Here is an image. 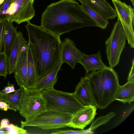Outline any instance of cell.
<instances>
[{"mask_svg": "<svg viewBox=\"0 0 134 134\" xmlns=\"http://www.w3.org/2000/svg\"><path fill=\"white\" fill-rule=\"evenodd\" d=\"M27 74L26 89H37L39 80L37 77L36 65L30 45L28 43Z\"/></svg>", "mask_w": 134, "mask_h": 134, "instance_id": "ac0fdd59", "label": "cell"}, {"mask_svg": "<svg viewBox=\"0 0 134 134\" xmlns=\"http://www.w3.org/2000/svg\"><path fill=\"white\" fill-rule=\"evenodd\" d=\"M97 108L95 106H85L72 115L68 127L83 130L93 121L97 114Z\"/></svg>", "mask_w": 134, "mask_h": 134, "instance_id": "8fae6325", "label": "cell"}, {"mask_svg": "<svg viewBox=\"0 0 134 134\" xmlns=\"http://www.w3.org/2000/svg\"><path fill=\"white\" fill-rule=\"evenodd\" d=\"M63 64L61 59L54 68L38 81L37 89L40 91L53 88L57 81V74Z\"/></svg>", "mask_w": 134, "mask_h": 134, "instance_id": "d6986e66", "label": "cell"}, {"mask_svg": "<svg viewBox=\"0 0 134 134\" xmlns=\"http://www.w3.org/2000/svg\"><path fill=\"white\" fill-rule=\"evenodd\" d=\"M15 85L10 83L8 81L7 86L4 87L3 89L0 91V92L3 94H8L14 92L16 91L14 87Z\"/></svg>", "mask_w": 134, "mask_h": 134, "instance_id": "83f0119b", "label": "cell"}, {"mask_svg": "<svg viewBox=\"0 0 134 134\" xmlns=\"http://www.w3.org/2000/svg\"><path fill=\"white\" fill-rule=\"evenodd\" d=\"M25 25L39 80L51 71L60 59V37L32 24L30 21Z\"/></svg>", "mask_w": 134, "mask_h": 134, "instance_id": "7a4b0ae2", "label": "cell"}, {"mask_svg": "<svg viewBox=\"0 0 134 134\" xmlns=\"http://www.w3.org/2000/svg\"><path fill=\"white\" fill-rule=\"evenodd\" d=\"M24 90V88L20 87L13 93L3 94L0 92V99L16 112L20 109Z\"/></svg>", "mask_w": 134, "mask_h": 134, "instance_id": "44dd1931", "label": "cell"}, {"mask_svg": "<svg viewBox=\"0 0 134 134\" xmlns=\"http://www.w3.org/2000/svg\"><path fill=\"white\" fill-rule=\"evenodd\" d=\"M81 7L83 13L89 19L102 29H105L109 24L108 19L100 13L94 10L86 4L81 3Z\"/></svg>", "mask_w": 134, "mask_h": 134, "instance_id": "7402d4cb", "label": "cell"}, {"mask_svg": "<svg viewBox=\"0 0 134 134\" xmlns=\"http://www.w3.org/2000/svg\"><path fill=\"white\" fill-rule=\"evenodd\" d=\"M4 23L3 38V52L7 57L9 58L11 49L18 32L17 27H14L12 22L6 21Z\"/></svg>", "mask_w": 134, "mask_h": 134, "instance_id": "e0dca14e", "label": "cell"}, {"mask_svg": "<svg viewBox=\"0 0 134 134\" xmlns=\"http://www.w3.org/2000/svg\"><path fill=\"white\" fill-rule=\"evenodd\" d=\"M28 43L25 44L18 59L14 77L17 85L26 88L27 74Z\"/></svg>", "mask_w": 134, "mask_h": 134, "instance_id": "7c38bea8", "label": "cell"}, {"mask_svg": "<svg viewBox=\"0 0 134 134\" xmlns=\"http://www.w3.org/2000/svg\"><path fill=\"white\" fill-rule=\"evenodd\" d=\"M31 1H32V2H34V0H31Z\"/></svg>", "mask_w": 134, "mask_h": 134, "instance_id": "74e56055", "label": "cell"}, {"mask_svg": "<svg viewBox=\"0 0 134 134\" xmlns=\"http://www.w3.org/2000/svg\"><path fill=\"white\" fill-rule=\"evenodd\" d=\"M115 113L111 111L107 114L100 116L97 118L92 122V124L89 129L86 130L87 134H92L94 131L100 126L105 124L115 116Z\"/></svg>", "mask_w": 134, "mask_h": 134, "instance_id": "603a6c76", "label": "cell"}, {"mask_svg": "<svg viewBox=\"0 0 134 134\" xmlns=\"http://www.w3.org/2000/svg\"><path fill=\"white\" fill-rule=\"evenodd\" d=\"M79 63L84 67L85 76L88 75L90 71L95 72L107 67L102 61L100 51L90 55L83 53L80 59Z\"/></svg>", "mask_w": 134, "mask_h": 134, "instance_id": "4fadbf2b", "label": "cell"}, {"mask_svg": "<svg viewBox=\"0 0 134 134\" xmlns=\"http://www.w3.org/2000/svg\"><path fill=\"white\" fill-rule=\"evenodd\" d=\"M134 105L130 108L126 112V113L124 114V115H123L122 118L120 120L118 124H120L132 112L134 109Z\"/></svg>", "mask_w": 134, "mask_h": 134, "instance_id": "1f68e13d", "label": "cell"}, {"mask_svg": "<svg viewBox=\"0 0 134 134\" xmlns=\"http://www.w3.org/2000/svg\"><path fill=\"white\" fill-rule=\"evenodd\" d=\"M110 66L94 72L87 76L92 97L96 106L105 109L115 100L120 85L117 72Z\"/></svg>", "mask_w": 134, "mask_h": 134, "instance_id": "3957f363", "label": "cell"}, {"mask_svg": "<svg viewBox=\"0 0 134 134\" xmlns=\"http://www.w3.org/2000/svg\"><path fill=\"white\" fill-rule=\"evenodd\" d=\"M122 25L125 36L131 47H134V9L120 0H111Z\"/></svg>", "mask_w": 134, "mask_h": 134, "instance_id": "ba28073f", "label": "cell"}, {"mask_svg": "<svg viewBox=\"0 0 134 134\" xmlns=\"http://www.w3.org/2000/svg\"><path fill=\"white\" fill-rule=\"evenodd\" d=\"M33 3L31 0H13L7 11L6 21L19 24L30 21L35 15Z\"/></svg>", "mask_w": 134, "mask_h": 134, "instance_id": "9c48e42d", "label": "cell"}, {"mask_svg": "<svg viewBox=\"0 0 134 134\" xmlns=\"http://www.w3.org/2000/svg\"><path fill=\"white\" fill-rule=\"evenodd\" d=\"M126 40L121 24L118 19L105 43V52L110 66L113 68L119 64Z\"/></svg>", "mask_w": 134, "mask_h": 134, "instance_id": "8992f818", "label": "cell"}, {"mask_svg": "<svg viewBox=\"0 0 134 134\" xmlns=\"http://www.w3.org/2000/svg\"><path fill=\"white\" fill-rule=\"evenodd\" d=\"M9 121L8 119L5 118L2 119L0 122L1 129H3L5 127L9 124Z\"/></svg>", "mask_w": 134, "mask_h": 134, "instance_id": "d6a6232c", "label": "cell"}, {"mask_svg": "<svg viewBox=\"0 0 134 134\" xmlns=\"http://www.w3.org/2000/svg\"><path fill=\"white\" fill-rule=\"evenodd\" d=\"M115 100L123 104H130L134 101V81H127L123 85H120L115 95Z\"/></svg>", "mask_w": 134, "mask_h": 134, "instance_id": "ffe728a7", "label": "cell"}, {"mask_svg": "<svg viewBox=\"0 0 134 134\" xmlns=\"http://www.w3.org/2000/svg\"><path fill=\"white\" fill-rule=\"evenodd\" d=\"M14 125L13 124H9L5 127L3 129L5 131H8L13 129L14 127Z\"/></svg>", "mask_w": 134, "mask_h": 134, "instance_id": "836d02e7", "label": "cell"}, {"mask_svg": "<svg viewBox=\"0 0 134 134\" xmlns=\"http://www.w3.org/2000/svg\"><path fill=\"white\" fill-rule=\"evenodd\" d=\"M132 2L133 5H134V0H130Z\"/></svg>", "mask_w": 134, "mask_h": 134, "instance_id": "d590c367", "label": "cell"}, {"mask_svg": "<svg viewBox=\"0 0 134 134\" xmlns=\"http://www.w3.org/2000/svg\"><path fill=\"white\" fill-rule=\"evenodd\" d=\"M46 110L41 91L24 88L19 111L25 120L33 118Z\"/></svg>", "mask_w": 134, "mask_h": 134, "instance_id": "52a82bcc", "label": "cell"}, {"mask_svg": "<svg viewBox=\"0 0 134 134\" xmlns=\"http://www.w3.org/2000/svg\"><path fill=\"white\" fill-rule=\"evenodd\" d=\"M73 93L76 98L85 106H95L88 80L85 76L81 78Z\"/></svg>", "mask_w": 134, "mask_h": 134, "instance_id": "5bb4252c", "label": "cell"}, {"mask_svg": "<svg viewBox=\"0 0 134 134\" xmlns=\"http://www.w3.org/2000/svg\"><path fill=\"white\" fill-rule=\"evenodd\" d=\"M28 43L22 32H18L8 59V73L9 74L14 73L16 63L21 48L25 44Z\"/></svg>", "mask_w": 134, "mask_h": 134, "instance_id": "2e32d148", "label": "cell"}, {"mask_svg": "<svg viewBox=\"0 0 134 134\" xmlns=\"http://www.w3.org/2000/svg\"><path fill=\"white\" fill-rule=\"evenodd\" d=\"M71 115L53 110L43 112L34 118L25 121H21V127L32 126L48 130L68 127Z\"/></svg>", "mask_w": 134, "mask_h": 134, "instance_id": "5b68a950", "label": "cell"}, {"mask_svg": "<svg viewBox=\"0 0 134 134\" xmlns=\"http://www.w3.org/2000/svg\"><path fill=\"white\" fill-rule=\"evenodd\" d=\"M4 23L3 22H0V52H2L3 47V35Z\"/></svg>", "mask_w": 134, "mask_h": 134, "instance_id": "f1b7e54d", "label": "cell"}, {"mask_svg": "<svg viewBox=\"0 0 134 134\" xmlns=\"http://www.w3.org/2000/svg\"><path fill=\"white\" fill-rule=\"evenodd\" d=\"M41 92L47 110L73 115L85 106L76 98L73 93L57 90L54 88Z\"/></svg>", "mask_w": 134, "mask_h": 134, "instance_id": "277c9868", "label": "cell"}, {"mask_svg": "<svg viewBox=\"0 0 134 134\" xmlns=\"http://www.w3.org/2000/svg\"><path fill=\"white\" fill-rule=\"evenodd\" d=\"M51 134H86V130L75 131L68 130H53L52 131Z\"/></svg>", "mask_w": 134, "mask_h": 134, "instance_id": "484cf974", "label": "cell"}, {"mask_svg": "<svg viewBox=\"0 0 134 134\" xmlns=\"http://www.w3.org/2000/svg\"><path fill=\"white\" fill-rule=\"evenodd\" d=\"M6 131L4 130L3 129H0V134H5Z\"/></svg>", "mask_w": 134, "mask_h": 134, "instance_id": "e575fe53", "label": "cell"}, {"mask_svg": "<svg viewBox=\"0 0 134 134\" xmlns=\"http://www.w3.org/2000/svg\"><path fill=\"white\" fill-rule=\"evenodd\" d=\"M30 133L23 128L19 127L17 125H15L10 131L5 132V134H28Z\"/></svg>", "mask_w": 134, "mask_h": 134, "instance_id": "4316f807", "label": "cell"}, {"mask_svg": "<svg viewBox=\"0 0 134 134\" xmlns=\"http://www.w3.org/2000/svg\"><path fill=\"white\" fill-rule=\"evenodd\" d=\"M0 109L7 111L8 109L12 110V109L10 108L8 104L2 100L0 99Z\"/></svg>", "mask_w": 134, "mask_h": 134, "instance_id": "4dcf8cb0", "label": "cell"}, {"mask_svg": "<svg viewBox=\"0 0 134 134\" xmlns=\"http://www.w3.org/2000/svg\"><path fill=\"white\" fill-rule=\"evenodd\" d=\"M13 1V0H4L0 5V22L6 21V15L7 12Z\"/></svg>", "mask_w": 134, "mask_h": 134, "instance_id": "d4e9b609", "label": "cell"}, {"mask_svg": "<svg viewBox=\"0 0 134 134\" xmlns=\"http://www.w3.org/2000/svg\"><path fill=\"white\" fill-rule=\"evenodd\" d=\"M1 129V127H0V129Z\"/></svg>", "mask_w": 134, "mask_h": 134, "instance_id": "f35d334b", "label": "cell"}, {"mask_svg": "<svg viewBox=\"0 0 134 134\" xmlns=\"http://www.w3.org/2000/svg\"><path fill=\"white\" fill-rule=\"evenodd\" d=\"M40 26L55 36L96 24L82 12L75 0H60L48 5L42 14Z\"/></svg>", "mask_w": 134, "mask_h": 134, "instance_id": "6da1fadb", "label": "cell"}, {"mask_svg": "<svg viewBox=\"0 0 134 134\" xmlns=\"http://www.w3.org/2000/svg\"><path fill=\"white\" fill-rule=\"evenodd\" d=\"M4 0H0V5L1 4Z\"/></svg>", "mask_w": 134, "mask_h": 134, "instance_id": "8d00e7d4", "label": "cell"}, {"mask_svg": "<svg viewBox=\"0 0 134 134\" xmlns=\"http://www.w3.org/2000/svg\"><path fill=\"white\" fill-rule=\"evenodd\" d=\"M7 57L3 52H0V76L6 78L8 73Z\"/></svg>", "mask_w": 134, "mask_h": 134, "instance_id": "cb8c5ba5", "label": "cell"}, {"mask_svg": "<svg viewBox=\"0 0 134 134\" xmlns=\"http://www.w3.org/2000/svg\"><path fill=\"white\" fill-rule=\"evenodd\" d=\"M83 53L76 46L74 42L66 38L61 43L60 59L62 63H65L73 69Z\"/></svg>", "mask_w": 134, "mask_h": 134, "instance_id": "30bf717a", "label": "cell"}, {"mask_svg": "<svg viewBox=\"0 0 134 134\" xmlns=\"http://www.w3.org/2000/svg\"><path fill=\"white\" fill-rule=\"evenodd\" d=\"M133 57L132 61V65L127 78V81H134V61Z\"/></svg>", "mask_w": 134, "mask_h": 134, "instance_id": "f546056e", "label": "cell"}, {"mask_svg": "<svg viewBox=\"0 0 134 134\" xmlns=\"http://www.w3.org/2000/svg\"><path fill=\"white\" fill-rule=\"evenodd\" d=\"M78 0L86 4L107 19H113L118 16L115 9L105 0Z\"/></svg>", "mask_w": 134, "mask_h": 134, "instance_id": "9a60e30c", "label": "cell"}]
</instances>
